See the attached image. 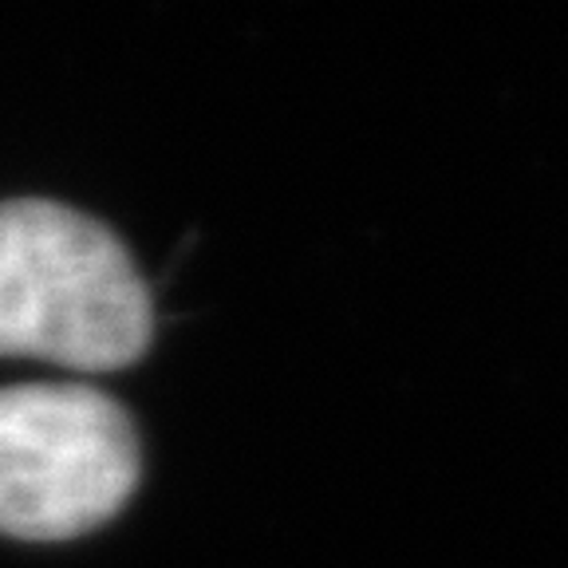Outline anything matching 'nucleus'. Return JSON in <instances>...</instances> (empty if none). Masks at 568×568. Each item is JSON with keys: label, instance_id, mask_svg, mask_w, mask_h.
<instances>
[{"label": "nucleus", "instance_id": "f03ea898", "mask_svg": "<svg viewBox=\"0 0 568 568\" xmlns=\"http://www.w3.org/2000/svg\"><path fill=\"white\" fill-rule=\"evenodd\" d=\"M139 481L126 410L83 383L0 390V532L60 541L103 525Z\"/></svg>", "mask_w": 568, "mask_h": 568}, {"label": "nucleus", "instance_id": "f257e3e1", "mask_svg": "<svg viewBox=\"0 0 568 568\" xmlns=\"http://www.w3.org/2000/svg\"><path fill=\"white\" fill-rule=\"evenodd\" d=\"M151 332L146 284L103 222L40 197L0 205V355L119 372Z\"/></svg>", "mask_w": 568, "mask_h": 568}]
</instances>
